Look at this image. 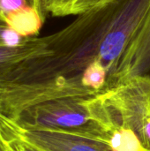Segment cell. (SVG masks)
Returning a JSON list of instances; mask_svg holds the SVG:
<instances>
[{
	"mask_svg": "<svg viewBox=\"0 0 150 151\" xmlns=\"http://www.w3.org/2000/svg\"><path fill=\"white\" fill-rule=\"evenodd\" d=\"M96 91L63 75L56 35L0 45V117L16 122L29 108L59 97L92 96Z\"/></svg>",
	"mask_w": 150,
	"mask_h": 151,
	"instance_id": "1",
	"label": "cell"
},
{
	"mask_svg": "<svg viewBox=\"0 0 150 151\" xmlns=\"http://www.w3.org/2000/svg\"><path fill=\"white\" fill-rule=\"evenodd\" d=\"M94 119L107 135L115 129L133 132L150 151V77L136 75L88 98Z\"/></svg>",
	"mask_w": 150,
	"mask_h": 151,
	"instance_id": "2",
	"label": "cell"
},
{
	"mask_svg": "<svg viewBox=\"0 0 150 151\" xmlns=\"http://www.w3.org/2000/svg\"><path fill=\"white\" fill-rule=\"evenodd\" d=\"M89 97L65 96L38 104L25 111L14 123L25 129H52L81 134L108 144L105 132L91 114Z\"/></svg>",
	"mask_w": 150,
	"mask_h": 151,
	"instance_id": "3",
	"label": "cell"
},
{
	"mask_svg": "<svg viewBox=\"0 0 150 151\" xmlns=\"http://www.w3.org/2000/svg\"><path fill=\"white\" fill-rule=\"evenodd\" d=\"M0 125L41 151H112L107 143L81 134L52 129H25L1 117Z\"/></svg>",
	"mask_w": 150,
	"mask_h": 151,
	"instance_id": "4",
	"label": "cell"
},
{
	"mask_svg": "<svg viewBox=\"0 0 150 151\" xmlns=\"http://www.w3.org/2000/svg\"><path fill=\"white\" fill-rule=\"evenodd\" d=\"M42 23L43 18L34 7L20 11L5 19V24L23 38L35 36Z\"/></svg>",
	"mask_w": 150,
	"mask_h": 151,
	"instance_id": "5",
	"label": "cell"
},
{
	"mask_svg": "<svg viewBox=\"0 0 150 151\" xmlns=\"http://www.w3.org/2000/svg\"><path fill=\"white\" fill-rule=\"evenodd\" d=\"M107 73V69L99 60H94L81 73V83L88 88L100 92L106 86Z\"/></svg>",
	"mask_w": 150,
	"mask_h": 151,
	"instance_id": "6",
	"label": "cell"
},
{
	"mask_svg": "<svg viewBox=\"0 0 150 151\" xmlns=\"http://www.w3.org/2000/svg\"><path fill=\"white\" fill-rule=\"evenodd\" d=\"M31 7L35 8V0H0L1 20L5 23L10 16Z\"/></svg>",
	"mask_w": 150,
	"mask_h": 151,
	"instance_id": "7",
	"label": "cell"
},
{
	"mask_svg": "<svg viewBox=\"0 0 150 151\" xmlns=\"http://www.w3.org/2000/svg\"><path fill=\"white\" fill-rule=\"evenodd\" d=\"M0 135L3 138L8 151H41L18 137L2 125H0Z\"/></svg>",
	"mask_w": 150,
	"mask_h": 151,
	"instance_id": "8",
	"label": "cell"
},
{
	"mask_svg": "<svg viewBox=\"0 0 150 151\" xmlns=\"http://www.w3.org/2000/svg\"><path fill=\"white\" fill-rule=\"evenodd\" d=\"M23 40L19 34L11 29L5 23L0 22V45H17Z\"/></svg>",
	"mask_w": 150,
	"mask_h": 151,
	"instance_id": "9",
	"label": "cell"
},
{
	"mask_svg": "<svg viewBox=\"0 0 150 151\" xmlns=\"http://www.w3.org/2000/svg\"><path fill=\"white\" fill-rule=\"evenodd\" d=\"M0 151H8V149L3 140V138L0 135Z\"/></svg>",
	"mask_w": 150,
	"mask_h": 151,
	"instance_id": "10",
	"label": "cell"
},
{
	"mask_svg": "<svg viewBox=\"0 0 150 151\" xmlns=\"http://www.w3.org/2000/svg\"><path fill=\"white\" fill-rule=\"evenodd\" d=\"M0 22H3V21L1 20V18H0Z\"/></svg>",
	"mask_w": 150,
	"mask_h": 151,
	"instance_id": "11",
	"label": "cell"
}]
</instances>
